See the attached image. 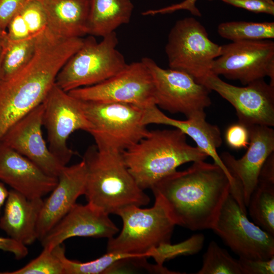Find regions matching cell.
<instances>
[{
  "label": "cell",
  "instance_id": "1",
  "mask_svg": "<svg viewBox=\"0 0 274 274\" xmlns=\"http://www.w3.org/2000/svg\"><path fill=\"white\" fill-rule=\"evenodd\" d=\"M151 189L175 225L193 231L212 229L230 194V182L219 166L200 160L172 173Z\"/></svg>",
  "mask_w": 274,
  "mask_h": 274
},
{
  "label": "cell",
  "instance_id": "2",
  "mask_svg": "<svg viewBox=\"0 0 274 274\" xmlns=\"http://www.w3.org/2000/svg\"><path fill=\"white\" fill-rule=\"evenodd\" d=\"M68 58L60 45L41 38L28 63L11 77L0 80V139L11 126L44 101Z\"/></svg>",
  "mask_w": 274,
  "mask_h": 274
},
{
  "label": "cell",
  "instance_id": "3",
  "mask_svg": "<svg viewBox=\"0 0 274 274\" xmlns=\"http://www.w3.org/2000/svg\"><path fill=\"white\" fill-rule=\"evenodd\" d=\"M86 167L84 195L88 203L110 214L126 207L147 205L150 197L137 184L122 153L89 147L82 159Z\"/></svg>",
  "mask_w": 274,
  "mask_h": 274
},
{
  "label": "cell",
  "instance_id": "4",
  "mask_svg": "<svg viewBox=\"0 0 274 274\" xmlns=\"http://www.w3.org/2000/svg\"><path fill=\"white\" fill-rule=\"evenodd\" d=\"M128 169L143 190L176 171L181 165L205 160L208 155L187 142L179 129L149 131L148 134L122 152Z\"/></svg>",
  "mask_w": 274,
  "mask_h": 274
},
{
  "label": "cell",
  "instance_id": "5",
  "mask_svg": "<svg viewBox=\"0 0 274 274\" xmlns=\"http://www.w3.org/2000/svg\"><path fill=\"white\" fill-rule=\"evenodd\" d=\"M81 101L92 126L89 133L98 150L122 153L149 132L143 123L144 108L122 102Z\"/></svg>",
  "mask_w": 274,
  "mask_h": 274
},
{
  "label": "cell",
  "instance_id": "6",
  "mask_svg": "<svg viewBox=\"0 0 274 274\" xmlns=\"http://www.w3.org/2000/svg\"><path fill=\"white\" fill-rule=\"evenodd\" d=\"M115 31L97 42L94 36L83 39L80 48L58 72L55 84L66 92L99 83L114 76L127 63L117 49Z\"/></svg>",
  "mask_w": 274,
  "mask_h": 274
},
{
  "label": "cell",
  "instance_id": "7",
  "mask_svg": "<svg viewBox=\"0 0 274 274\" xmlns=\"http://www.w3.org/2000/svg\"><path fill=\"white\" fill-rule=\"evenodd\" d=\"M155 198L154 204L150 208L131 206L117 213L122 220L123 228L117 237L109 239L107 252L148 258L151 250L170 243L176 225L161 199Z\"/></svg>",
  "mask_w": 274,
  "mask_h": 274
},
{
  "label": "cell",
  "instance_id": "8",
  "mask_svg": "<svg viewBox=\"0 0 274 274\" xmlns=\"http://www.w3.org/2000/svg\"><path fill=\"white\" fill-rule=\"evenodd\" d=\"M165 51L169 68L184 72L202 84L212 73L221 46L210 39L200 22L186 17L178 20L170 29Z\"/></svg>",
  "mask_w": 274,
  "mask_h": 274
},
{
  "label": "cell",
  "instance_id": "9",
  "mask_svg": "<svg viewBox=\"0 0 274 274\" xmlns=\"http://www.w3.org/2000/svg\"><path fill=\"white\" fill-rule=\"evenodd\" d=\"M141 61L151 75L157 106L173 114H183L187 118L206 115L204 109L211 105V90L204 85L184 72L164 69L150 58Z\"/></svg>",
  "mask_w": 274,
  "mask_h": 274
},
{
  "label": "cell",
  "instance_id": "10",
  "mask_svg": "<svg viewBox=\"0 0 274 274\" xmlns=\"http://www.w3.org/2000/svg\"><path fill=\"white\" fill-rule=\"evenodd\" d=\"M43 103V125L47 132L48 148L57 160L65 166L75 154L67 144L70 135L78 130L89 132L92 126L84 112L81 100L55 83Z\"/></svg>",
  "mask_w": 274,
  "mask_h": 274
},
{
  "label": "cell",
  "instance_id": "11",
  "mask_svg": "<svg viewBox=\"0 0 274 274\" xmlns=\"http://www.w3.org/2000/svg\"><path fill=\"white\" fill-rule=\"evenodd\" d=\"M67 92L84 101L126 103L144 109L156 105L152 78L141 60L127 64L117 74L99 83Z\"/></svg>",
  "mask_w": 274,
  "mask_h": 274
},
{
  "label": "cell",
  "instance_id": "12",
  "mask_svg": "<svg viewBox=\"0 0 274 274\" xmlns=\"http://www.w3.org/2000/svg\"><path fill=\"white\" fill-rule=\"evenodd\" d=\"M212 229L239 258L267 260L274 257V236L251 222L230 194Z\"/></svg>",
  "mask_w": 274,
  "mask_h": 274
},
{
  "label": "cell",
  "instance_id": "13",
  "mask_svg": "<svg viewBox=\"0 0 274 274\" xmlns=\"http://www.w3.org/2000/svg\"><path fill=\"white\" fill-rule=\"evenodd\" d=\"M211 73L238 80L244 85L268 77L269 84L274 86V42L238 41L222 45Z\"/></svg>",
  "mask_w": 274,
  "mask_h": 274
},
{
  "label": "cell",
  "instance_id": "14",
  "mask_svg": "<svg viewBox=\"0 0 274 274\" xmlns=\"http://www.w3.org/2000/svg\"><path fill=\"white\" fill-rule=\"evenodd\" d=\"M247 128L249 144L244 155L239 159L227 152L220 155L233 180L234 188L230 194L245 213L261 169L274 151V130L271 127L255 125Z\"/></svg>",
  "mask_w": 274,
  "mask_h": 274
},
{
  "label": "cell",
  "instance_id": "15",
  "mask_svg": "<svg viewBox=\"0 0 274 274\" xmlns=\"http://www.w3.org/2000/svg\"><path fill=\"white\" fill-rule=\"evenodd\" d=\"M202 84L217 92L234 107L238 123L247 127L255 125L274 126V86L263 79L239 87L211 73Z\"/></svg>",
  "mask_w": 274,
  "mask_h": 274
},
{
  "label": "cell",
  "instance_id": "16",
  "mask_svg": "<svg viewBox=\"0 0 274 274\" xmlns=\"http://www.w3.org/2000/svg\"><path fill=\"white\" fill-rule=\"evenodd\" d=\"M43 102L11 126L0 139L46 174L57 178L64 166L53 155L43 138Z\"/></svg>",
  "mask_w": 274,
  "mask_h": 274
},
{
  "label": "cell",
  "instance_id": "17",
  "mask_svg": "<svg viewBox=\"0 0 274 274\" xmlns=\"http://www.w3.org/2000/svg\"><path fill=\"white\" fill-rule=\"evenodd\" d=\"M109 215L89 203H76L40 240L43 248L52 250L75 236L109 239L119 229Z\"/></svg>",
  "mask_w": 274,
  "mask_h": 274
},
{
  "label": "cell",
  "instance_id": "18",
  "mask_svg": "<svg viewBox=\"0 0 274 274\" xmlns=\"http://www.w3.org/2000/svg\"><path fill=\"white\" fill-rule=\"evenodd\" d=\"M86 173L83 159L63 167L57 177L56 186L43 200L37 225L38 239L40 241L76 203L77 198L84 195Z\"/></svg>",
  "mask_w": 274,
  "mask_h": 274
},
{
  "label": "cell",
  "instance_id": "19",
  "mask_svg": "<svg viewBox=\"0 0 274 274\" xmlns=\"http://www.w3.org/2000/svg\"><path fill=\"white\" fill-rule=\"evenodd\" d=\"M0 181L29 198H37L50 193L58 179L0 140Z\"/></svg>",
  "mask_w": 274,
  "mask_h": 274
},
{
  "label": "cell",
  "instance_id": "20",
  "mask_svg": "<svg viewBox=\"0 0 274 274\" xmlns=\"http://www.w3.org/2000/svg\"><path fill=\"white\" fill-rule=\"evenodd\" d=\"M206 117V115L187 118L186 120H177L167 116L154 105L144 109L143 123L146 125L156 124L171 126L191 138L196 147L211 156L214 163L225 172L232 187L233 180L217 151L222 143L220 130L217 125L208 122Z\"/></svg>",
  "mask_w": 274,
  "mask_h": 274
},
{
  "label": "cell",
  "instance_id": "21",
  "mask_svg": "<svg viewBox=\"0 0 274 274\" xmlns=\"http://www.w3.org/2000/svg\"><path fill=\"white\" fill-rule=\"evenodd\" d=\"M42 198H29L11 189L0 218V228L13 239L30 245L38 239L37 225Z\"/></svg>",
  "mask_w": 274,
  "mask_h": 274
},
{
  "label": "cell",
  "instance_id": "22",
  "mask_svg": "<svg viewBox=\"0 0 274 274\" xmlns=\"http://www.w3.org/2000/svg\"><path fill=\"white\" fill-rule=\"evenodd\" d=\"M44 10L47 28L62 38L88 35L89 0H39Z\"/></svg>",
  "mask_w": 274,
  "mask_h": 274
},
{
  "label": "cell",
  "instance_id": "23",
  "mask_svg": "<svg viewBox=\"0 0 274 274\" xmlns=\"http://www.w3.org/2000/svg\"><path fill=\"white\" fill-rule=\"evenodd\" d=\"M88 35L104 37L130 22L131 0H89Z\"/></svg>",
  "mask_w": 274,
  "mask_h": 274
},
{
  "label": "cell",
  "instance_id": "24",
  "mask_svg": "<svg viewBox=\"0 0 274 274\" xmlns=\"http://www.w3.org/2000/svg\"><path fill=\"white\" fill-rule=\"evenodd\" d=\"M46 28L41 3L39 0H30L11 19L6 30L8 40L17 41L36 36Z\"/></svg>",
  "mask_w": 274,
  "mask_h": 274
},
{
  "label": "cell",
  "instance_id": "25",
  "mask_svg": "<svg viewBox=\"0 0 274 274\" xmlns=\"http://www.w3.org/2000/svg\"><path fill=\"white\" fill-rule=\"evenodd\" d=\"M247 208L255 223L274 236V182L258 179Z\"/></svg>",
  "mask_w": 274,
  "mask_h": 274
},
{
  "label": "cell",
  "instance_id": "26",
  "mask_svg": "<svg viewBox=\"0 0 274 274\" xmlns=\"http://www.w3.org/2000/svg\"><path fill=\"white\" fill-rule=\"evenodd\" d=\"M38 36L17 41H10L6 36L3 44L1 80L11 77L28 63L35 52Z\"/></svg>",
  "mask_w": 274,
  "mask_h": 274
},
{
  "label": "cell",
  "instance_id": "27",
  "mask_svg": "<svg viewBox=\"0 0 274 274\" xmlns=\"http://www.w3.org/2000/svg\"><path fill=\"white\" fill-rule=\"evenodd\" d=\"M53 253L60 260L63 269V274H101L107 270L118 260L131 257L142 256L108 253L100 257L85 262L71 260L65 255V247L62 244L54 247Z\"/></svg>",
  "mask_w": 274,
  "mask_h": 274
},
{
  "label": "cell",
  "instance_id": "28",
  "mask_svg": "<svg viewBox=\"0 0 274 274\" xmlns=\"http://www.w3.org/2000/svg\"><path fill=\"white\" fill-rule=\"evenodd\" d=\"M218 32L232 42L269 40L274 38V22H225L218 25Z\"/></svg>",
  "mask_w": 274,
  "mask_h": 274
},
{
  "label": "cell",
  "instance_id": "29",
  "mask_svg": "<svg viewBox=\"0 0 274 274\" xmlns=\"http://www.w3.org/2000/svg\"><path fill=\"white\" fill-rule=\"evenodd\" d=\"M196 274H244L238 259L233 258L214 241L203 255L202 265Z\"/></svg>",
  "mask_w": 274,
  "mask_h": 274
},
{
  "label": "cell",
  "instance_id": "30",
  "mask_svg": "<svg viewBox=\"0 0 274 274\" xmlns=\"http://www.w3.org/2000/svg\"><path fill=\"white\" fill-rule=\"evenodd\" d=\"M204 241L202 234H196L179 244L167 243L161 245L149 252L157 264L163 266L164 262L179 256L193 255L201 250Z\"/></svg>",
  "mask_w": 274,
  "mask_h": 274
},
{
  "label": "cell",
  "instance_id": "31",
  "mask_svg": "<svg viewBox=\"0 0 274 274\" xmlns=\"http://www.w3.org/2000/svg\"><path fill=\"white\" fill-rule=\"evenodd\" d=\"M3 274H63L62 263L52 250L43 248L41 254L24 266Z\"/></svg>",
  "mask_w": 274,
  "mask_h": 274
},
{
  "label": "cell",
  "instance_id": "32",
  "mask_svg": "<svg viewBox=\"0 0 274 274\" xmlns=\"http://www.w3.org/2000/svg\"><path fill=\"white\" fill-rule=\"evenodd\" d=\"M225 136L227 145L234 149L247 148L249 144L248 128L238 122L227 128Z\"/></svg>",
  "mask_w": 274,
  "mask_h": 274
},
{
  "label": "cell",
  "instance_id": "33",
  "mask_svg": "<svg viewBox=\"0 0 274 274\" xmlns=\"http://www.w3.org/2000/svg\"><path fill=\"white\" fill-rule=\"evenodd\" d=\"M234 7L255 13L274 15L273 0H220Z\"/></svg>",
  "mask_w": 274,
  "mask_h": 274
},
{
  "label": "cell",
  "instance_id": "34",
  "mask_svg": "<svg viewBox=\"0 0 274 274\" xmlns=\"http://www.w3.org/2000/svg\"><path fill=\"white\" fill-rule=\"evenodd\" d=\"M244 274H273L274 257L267 260L239 258Z\"/></svg>",
  "mask_w": 274,
  "mask_h": 274
},
{
  "label": "cell",
  "instance_id": "35",
  "mask_svg": "<svg viewBox=\"0 0 274 274\" xmlns=\"http://www.w3.org/2000/svg\"><path fill=\"white\" fill-rule=\"evenodd\" d=\"M30 0H0V27L6 29L11 19Z\"/></svg>",
  "mask_w": 274,
  "mask_h": 274
},
{
  "label": "cell",
  "instance_id": "36",
  "mask_svg": "<svg viewBox=\"0 0 274 274\" xmlns=\"http://www.w3.org/2000/svg\"><path fill=\"white\" fill-rule=\"evenodd\" d=\"M197 0H184V1L157 10H149L142 13L144 16H154L157 14H169L179 10H186L193 15L201 16V14L196 6Z\"/></svg>",
  "mask_w": 274,
  "mask_h": 274
},
{
  "label": "cell",
  "instance_id": "37",
  "mask_svg": "<svg viewBox=\"0 0 274 274\" xmlns=\"http://www.w3.org/2000/svg\"><path fill=\"white\" fill-rule=\"evenodd\" d=\"M0 250L12 253L18 260L24 258L28 253L26 246L10 237H0Z\"/></svg>",
  "mask_w": 274,
  "mask_h": 274
},
{
  "label": "cell",
  "instance_id": "38",
  "mask_svg": "<svg viewBox=\"0 0 274 274\" xmlns=\"http://www.w3.org/2000/svg\"><path fill=\"white\" fill-rule=\"evenodd\" d=\"M9 192L4 183L0 181V214L2 207L5 203L8 196Z\"/></svg>",
  "mask_w": 274,
  "mask_h": 274
},
{
  "label": "cell",
  "instance_id": "39",
  "mask_svg": "<svg viewBox=\"0 0 274 274\" xmlns=\"http://www.w3.org/2000/svg\"><path fill=\"white\" fill-rule=\"evenodd\" d=\"M7 36L6 30L0 27V46H1Z\"/></svg>",
  "mask_w": 274,
  "mask_h": 274
},
{
  "label": "cell",
  "instance_id": "40",
  "mask_svg": "<svg viewBox=\"0 0 274 274\" xmlns=\"http://www.w3.org/2000/svg\"><path fill=\"white\" fill-rule=\"evenodd\" d=\"M3 45L0 46V67H1V62L2 60V57L3 55ZM1 80V78H0Z\"/></svg>",
  "mask_w": 274,
  "mask_h": 274
},
{
  "label": "cell",
  "instance_id": "41",
  "mask_svg": "<svg viewBox=\"0 0 274 274\" xmlns=\"http://www.w3.org/2000/svg\"><path fill=\"white\" fill-rule=\"evenodd\" d=\"M0 274H3V272H1L0 271Z\"/></svg>",
  "mask_w": 274,
  "mask_h": 274
}]
</instances>
